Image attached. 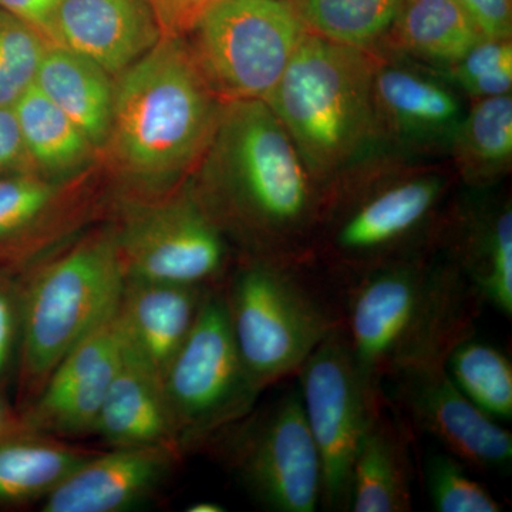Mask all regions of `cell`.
Instances as JSON below:
<instances>
[{
	"label": "cell",
	"mask_w": 512,
	"mask_h": 512,
	"mask_svg": "<svg viewBox=\"0 0 512 512\" xmlns=\"http://www.w3.org/2000/svg\"><path fill=\"white\" fill-rule=\"evenodd\" d=\"M201 163L192 191L245 256L292 264L311 256L325 197L266 101L224 103Z\"/></svg>",
	"instance_id": "obj_1"
},
{
	"label": "cell",
	"mask_w": 512,
	"mask_h": 512,
	"mask_svg": "<svg viewBox=\"0 0 512 512\" xmlns=\"http://www.w3.org/2000/svg\"><path fill=\"white\" fill-rule=\"evenodd\" d=\"M483 306L457 266L429 249L353 279L342 328L363 375L383 387L397 373L444 366L476 335Z\"/></svg>",
	"instance_id": "obj_2"
},
{
	"label": "cell",
	"mask_w": 512,
	"mask_h": 512,
	"mask_svg": "<svg viewBox=\"0 0 512 512\" xmlns=\"http://www.w3.org/2000/svg\"><path fill=\"white\" fill-rule=\"evenodd\" d=\"M222 106L190 46L183 39L161 37L117 76L103 151L127 187L146 200L163 197L201 163Z\"/></svg>",
	"instance_id": "obj_3"
},
{
	"label": "cell",
	"mask_w": 512,
	"mask_h": 512,
	"mask_svg": "<svg viewBox=\"0 0 512 512\" xmlns=\"http://www.w3.org/2000/svg\"><path fill=\"white\" fill-rule=\"evenodd\" d=\"M369 50L306 30L264 101L285 127L328 201L330 185L373 136L377 124Z\"/></svg>",
	"instance_id": "obj_4"
},
{
	"label": "cell",
	"mask_w": 512,
	"mask_h": 512,
	"mask_svg": "<svg viewBox=\"0 0 512 512\" xmlns=\"http://www.w3.org/2000/svg\"><path fill=\"white\" fill-rule=\"evenodd\" d=\"M19 394L26 406L57 365L119 311L126 276L116 232L83 239L19 276Z\"/></svg>",
	"instance_id": "obj_5"
},
{
	"label": "cell",
	"mask_w": 512,
	"mask_h": 512,
	"mask_svg": "<svg viewBox=\"0 0 512 512\" xmlns=\"http://www.w3.org/2000/svg\"><path fill=\"white\" fill-rule=\"evenodd\" d=\"M302 264L245 256L222 282L229 326L249 377L261 392L296 376L342 323Z\"/></svg>",
	"instance_id": "obj_6"
},
{
	"label": "cell",
	"mask_w": 512,
	"mask_h": 512,
	"mask_svg": "<svg viewBox=\"0 0 512 512\" xmlns=\"http://www.w3.org/2000/svg\"><path fill=\"white\" fill-rule=\"evenodd\" d=\"M163 392L181 453L207 446L255 409L262 392L235 345L221 286L205 296L190 335L165 372Z\"/></svg>",
	"instance_id": "obj_7"
},
{
	"label": "cell",
	"mask_w": 512,
	"mask_h": 512,
	"mask_svg": "<svg viewBox=\"0 0 512 512\" xmlns=\"http://www.w3.org/2000/svg\"><path fill=\"white\" fill-rule=\"evenodd\" d=\"M205 447L220 454L266 511L320 507L322 467L298 386L225 427Z\"/></svg>",
	"instance_id": "obj_8"
},
{
	"label": "cell",
	"mask_w": 512,
	"mask_h": 512,
	"mask_svg": "<svg viewBox=\"0 0 512 512\" xmlns=\"http://www.w3.org/2000/svg\"><path fill=\"white\" fill-rule=\"evenodd\" d=\"M446 184L417 175L376 187H356L330 205L320 251L353 279L379 266L429 251L421 245L439 215ZM320 225V227H322Z\"/></svg>",
	"instance_id": "obj_9"
},
{
	"label": "cell",
	"mask_w": 512,
	"mask_h": 512,
	"mask_svg": "<svg viewBox=\"0 0 512 512\" xmlns=\"http://www.w3.org/2000/svg\"><path fill=\"white\" fill-rule=\"evenodd\" d=\"M305 32L291 2L220 0L191 33L190 49L222 103L265 100Z\"/></svg>",
	"instance_id": "obj_10"
},
{
	"label": "cell",
	"mask_w": 512,
	"mask_h": 512,
	"mask_svg": "<svg viewBox=\"0 0 512 512\" xmlns=\"http://www.w3.org/2000/svg\"><path fill=\"white\" fill-rule=\"evenodd\" d=\"M299 393L322 467L320 507L349 511L357 450L386 397L357 366L342 323L313 350L299 372Z\"/></svg>",
	"instance_id": "obj_11"
},
{
	"label": "cell",
	"mask_w": 512,
	"mask_h": 512,
	"mask_svg": "<svg viewBox=\"0 0 512 512\" xmlns=\"http://www.w3.org/2000/svg\"><path fill=\"white\" fill-rule=\"evenodd\" d=\"M116 232L131 281L217 288L228 274V242L192 188L136 201Z\"/></svg>",
	"instance_id": "obj_12"
},
{
	"label": "cell",
	"mask_w": 512,
	"mask_h": 512,
	"mask_svg": "<svg viewBox=\"0 0 512 512\" xmlns=\"http://www.w3.org/2000/svg\"><path fill=\"white\" fill-rule=\"evenodd\" d=\"M399 416L439 441L470 470L510 473L512 434L481 412L451 382L444 366L421 367L386 380Z\"/></svg>",
	"instance_id": "obj_13"
},
{
	"label": "cell",
	"mask_w": 512,
	"mask_h": 512,
	"mask_svg": "<svg viewBox=\"0 0 512 512\" xmlns=\"http://www.w3.org/2000/svg\"><path fill=\"white\" fill-rule=\"evenodd\" d=\"M116 315L84 338L53 370L16 427L43 436L93 433L107 390L123 355Z\"/></svg>",
	"instance_id": "obj_14"
},
{
	"label": "cell",
	"mask_w": 512,
	"mask_h": 512,
	"mask_svg": "<svg viewBox=\"0 0 512 512\" xmlns=\"http://www.w3.org/2000/svg\"><path fill=\"white\" fill-rule=\"evenodd\" d=\"M181 451L167 444L93 454L45 500V512H120L144 503L167 480Z\"/></svg>",
	"instance_id": "obj_15"
},
{
	"label": "cell",
	"mask_w": 512,
	"mask_h": 512,
	"mask_svg": "<svg viewBox=\"0 0 512 512\" xmlns=\"http://www.w3.org/2000/svg\"><path fill=\"white\" fill-rule=\"evenodd\" d=\"M161 40L146 0H60L49 42L119 76Z\"/></svg>",
	"instance_id": "obj_16"
},
{
	"label": "cell",
	"mask_w": 512,
	"mask_h": 512,
	"mask_svg": "<svg viewBox=\"0 0 512 512\" xmlns=\"http://www.w3.org/2000/svg\"><path fill=\"white\" fill-rule=\"evenodd\" d=\"M210 289L126 279L117 311L121 333L161 383Z\"/></svg>",
	"instance_id": "obj_17"
},
{
	"label": "cell",
	"mask_w": 512,
	"mask_h": 512,
	"mask_svg": "<svg viewBox=\"0 0 512 512\" xmlns=\"http://www.w3.org/2000/svg\"><path fill=\"white\" fill-rule=\"evenodd\" d=\"M443 231L444 256L473 285L484 305L512 318L510 201L468 205Z\"/></svg>",
	"instance_id": "obj_18"
},
{
	"label": "cell",
	"mask_w": 512,
	"mask_h": 512,
	"mask_svg": "<svg viewBox=\"0 0 512 512\" xmlns=\"http://www.w3.org/2000/svg\"><path fill=\"white\" fill-rule=\"evenodd\" d=\"M94 433L113 448L157 444L178 448L163 383L130 349L126 340L120 365L101 404Z\"/></svg>",
	"instance_id": "obj_19"
},
{
	"label": "cell",
	"mask_w": 512,
	"mask_h": 512,
	"mask_svg": "<svg viewBox=\"0 0 512 512\" xmlns=\"http://www.w3.org/2000/svg\"><path fill=\"white\" fill-rule=\"evenodd\" d=\"M413 510V461L409 424L387 410L376 414L357 450L350 480L349 511Z\"/></svg>",
	"instance_id": "obj_20"
},
{
	"label": "cell",
	"mask_w": 512,
	"mask_h": 512,
	"mask_svg": "<svg viewBox=\"0 0 512 512\" xmlns=\"http://www.w3.org/2000/svg\"><path fill=\"white\" fill-rule=\"evenodd\" d=\"M35 86L103 151L113 120V76L67 47L47 45Z\"/></svg>",
	"instance_id": "obj_21"
},
{
	"label": "cell",
	"mask_w": 512,
	"mask_h": 512,
	"mask_svg": "<svg viewBox=\"0 0 512 512\" xmlns=\"http://www.w3.org/2000/svg\"><path fill=\"white\" fill-rule=\"evenodd\" d=\"M377 121L382 119L404 138L448 137L463 119L460 100L426 74L377 63L373 79Z\"/></svg>",
	"instance_id": "obj_22"
},
{
	"label": "cell",
	"mask_w": 512,
	"mask_h": 512,
	"mask_svg": "<svg viewBox=\"0 0 512 512\" xmlns=\"http://www.w3.org/2000/svg\"><path fill=\"white\" fill-rule=\"evenodd\" d=\"M47 439L16 424L0 434V508L45 500L93 456Z\"/></svg>",
	"instance_id": "obj_23"
},
{
	"label": "cell",
	"mask_w": 512,
	"mask_h": 512,
	"mask_svg": "<svg viewBox=\"0 0 512 512\" xmlns=\"http://www.w3.org/2000/svg\"><path fill=\"white\" fill-rule=\"evenodd\" d=\"M13 109L37 174L69 183L96 157L92 141L35 84Z\"/></svg>",
	"instance_id": "obj_24"
},
{
	"label": "cell",
	"mask_w": 512,
	"mask_h": 512,
	"mask_svg": "<svg viewBox=\"0 0 512 512\" xmlns=\"http://www.w3.org/2000/svg\"><path fill=\"white\" fill-rule=\"evenodd\" d=\"M386 37L407 55L444 67L483 39L456 0H402Z\"/></svg>",
	"instance_id": "obj_25"
},
{
	"label": "cell",
	"mask_w": 512,
	"mask_h": 512,
	"mask_svg": "<svg viewBox=\"0 0 512 512\" xmlns=\"http://www.w3.org/2000/svg\"><path fill=\"white\" fill-rule=\"evenodd\" d=\"M464 180L485 187L507 173L512 158L511 94L477 99L451 137Z\"/></svg>",
	"instance_id": "obj_26"
},
{
	"label": "cell",
	"mask_w": 512,
	"mask_h": 512,
	"mask_svg": "<svg viewBox=\"0 0 512 512\" xmlns=\"http://www.w3.org/2000/svg\"><path fill=\"white\" fill-rule=\"evenodd\" d=\"M66 184L33 171L0 175V261L18 258L55 217Z\"/></svg>",
	"instance_id": "obj_27"
},
{
	"label": "cell",
	"mask_w": 512,
	"mask_h": 512,
	"mask_svg": "<svg viewBox=\"0 0 512 512\" xmlns=\"http://www.w3.org/2000/svg\"><path fill=\"white\" fill-rule=\"evenodd\" d=\"M444 369L464 396L491 419H512V363L493 343L471 335L448 353Z\"/></svg>",
	"instance_id": "obj_28"
},
{
	"label": "cell",
	"mask_w": 512,
	"mask_h": 512,
	"mask_svg": "<svg viewBox=\"0 0 512 512\" xmlns=\"http://www.w3.org/2000/svg\"><path fill=\"white\" fill-rule=\"evenodd\" d=\"M400 5L402 0H292L308 32L365 50L387 36Z\"/></svg>",
	"instance_id": "obj_29"
},
{
	"label": "cell",
	"mask_w": 512,
	"mask_h": 512,
	"mask_svg": "<svg viewBox=\"0 0 512 512\" xmlns=\"http://www.w3.org/2000/svg\"><path fill=\"white\" fill-rule=\"evenodd\" d=\"M447 451L430 454L424 463V483L431 507L439 512H500L504 505Z\"/></svg>",
	"instance_id": "obj_30"
},
{
	"label": "cell",
	"mask_w": 512,
	"mask_h": 512,
	"mask_svg": "<svg viewBox=\"0 0 512 512\" xmlns=\"http://www.w3.org/2000/svg\"><path fill=\"white\" fill-rule=\"evenodd\" d=\"M47 45L32 26L0 10V106H15L35 84Z\"/></svg>",
	"instance_id": "obj_31"
},
{
	"label": "cell",
	"mask_w": 512,
	"mask_h": 512,
	"mask_svg": "<svg viewBox=\"0 0 512 512\" xmlns=\"http://www.w3.org/2000/svg\"><path fill=\"white\" fill-rule=\"evenodd\" d=\"M447 69L458 86L476 100L511 94V39L483 37L460 62Z\"/></svg>",
	"instance_id": "obj_32"
},
{
	"label": "cell",
	"mask_w": 512,
	"mask_h": 512,
	"mask_svg": "<svg viewBox=\"0 0 512 512\" xmlns=\"http://www.w3.org/2000/svg\"><path fill=\"white\" fill-rule=\"evenodd\" d=\"M20 343L19 276L0 266V387L18 367Z\"/></svg>",
	"instance_id": "obj_33"
},
{
	"label": "cell",
	"mask_w": 512,
	"mask_h": 512,
	"mask_svg": "<svg viewBox=\"0 0 512 512\" xmlns=\"http://www.w3.org/2000/svg\"><path fill=\"white\" fill-rule=\"evenodd\" d=\"M220 0H146L163 39H184Z\"/></svg>",
	"instance_id": "obj_34"
},
{
	"label": "cell",
	"mask_w": 512,
	"mask_h": 512,
	"mask_svg": "<svg viewBox=\"0 0 512 512\" xmlns=\"http://www.w3.org/2000/svg\"><path fill=\"white\" fill-rule=\"evenodd\" d=\"M485 39H511L512 0H456Z\"/></svg>",
	"instance_id": "obj_35"
},
{
	"label": "cell",
	"mask_w": 512,
	"mask_h": 512,
	"mask_svg": "<svg viewBox=\"0 0 512 512\" xmlns=\"http://www.w3.org/2000/svg\"><path fill=\"white\" fill-rule=\"evenodd\" d=\"M33 171L13 106H0V175Z\"/></svg>",
	"instance_id": "obj_36"
},
{
	"label": "cell",
	"mask_w": 512,
	"mask_h": 512,
	"mask_svg": "<svg viewBox=\"0 0 512 512\" xmlns=\"http://www.w3.org/2000/svg\"><path fill=\"white\" fill-rule=\"evenodd\" d=\"M59 5L60 0H0V10L32 26L47 42Z\"/></svg>",
	"instance_id": "obj_37"
},
{
	"label": "cell",
	"mask_w": 512,
	"mask_h": 512,
	"mask_svg": "<svg viewBox=\"0 0 512 512\" xmlns=\"http://www.w3.org/2000/svg\"><path fill=\"white\" fill-rule=\"evenodd\" d=\"M190 512H222L225 511L224 505L212 503V501H200V503L191 504L187 508Z\"/></svg>",
	"instance_id": "obj_38"
},
{
	"label": "cell",
	"mask_w": 512,
	"mask_h": 512,
	"mask_svg": "<svg viewBox=\"0 0 512 512\" xmlns=\"http://www.w3.org/2000/svg\"><path fill=\"white\" fill-rule=\"evenodd\" d=\"M13 424H10L8 419H6L5 410H3L2 404H0V434L3 433V431H6L9 429V427H12Z\"/></svg>",
	"instance_id": "obj_39"
},
{
	"label": "cell",
	"mask_w": 512,
	"mask_h": 512,
	"mask_svg": "<svg viewBox=\"0 0 512 512\" xmlns=\"http://www.w3.org/2000/svg\"><path fill=\"white\" fill-rule=\"evenodd\" d=\"M285 2H291V0H285Z\"/></svg>",
	"instance_id": "obj_40"
}]
</instances>
